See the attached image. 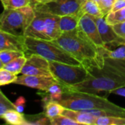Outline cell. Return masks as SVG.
<instances>
[{
    "label": "cell",
    "instance_id": "cell-1",
    "mask_svg": "<svg viewBox=\"0 0 125 125\" xmlns=\"http://www.w3.org/2000/svg\"><path fill=\"white\" fill-rule=\"evenodd\" d=\"M100 53L102 60L100 67L86 68L88 71L86 80L74 86L62 87L64 92L78 91L97 94L101 92L111 93L116 89L125 86V60L113 59Z\"/></svg>",
    "mask_w": 125,
    "mask_h": 125
},
{
    "label": "cell",
    "instance_id": "cell-2",
    "mask_svg": "<svg viewBox=\"0 0 125 125\" xmlns=\"http://www.w3.org/2000/svg\"><path fill=\"white\" fill-rule=\"evenodd\" d=\"M52 42L71 55L85 68L91 66L100 67L102 60L100 51L89 42L78 29L62 34Z\"/></svg>",
    "mask_w": 125,
    "mask_h": 125
},
{
    "label": "cell",
    "instance_id": "cell-3",
    "mask_svg": "<svg viewBox=\"0 0 125 125\" xmlns=\"http://www.w3.org/2000/svg\"><path fill=\"white\" fill-rule=\"evenodd\" d=\"M58 103L65 108L71 110L85 111L104 109L121 113L125 116V108L96 94L78 91H65L63 93L62 99Z\"/></svg>",
    "mask_w": 125,
    "mask_h": 125
},
{
    "label": "cell",
    "instance_id": "cell-4",
    "mask_svg": "<svg viewBox=\"0 0 125 125\" xmlns=\"http://www.w3.org/2000/svg\"><path fill=\"white\" fill-rule=\"evenodd\" d=\"M26 53L39 55L48 61L58 62L72 65H82L78 61L55 45L52 41L25 37Z\"/></svg>",
    "mask_w": 125,
    "mask_h": 125
},
{
    "label": "cell",
    "instance_id": "cell-5",
    "mask_svg": "<svg viewBox=\"0 0 125 125\" xmlns=\"http://www.w3.org/2000/svg\"><path fill=\"white\" fill-rule=\"evenodd\" d=\"M59 16L35 12L34 18L24 31L23 36L52 41L61 34L59 27Z\"/></svg>",
    "mask_w": 125,
    "mask_h": 125
},
{
    "label": "cell",
    "instance_id": "cell-6",
    "mask_svg": "<svg viewBox=\"0 0 125 125\" xmlns=\"http://www.w3.org/2000/svg\"><path fill=\"white\" fill-rule=\"evenodd\" d=\"M34 15L35 11L31 5L14 10L4 9L0 15L1 29L12 34L23 35Z\"/></svg>",
    "mask_w": 125,
    "mask_h": 125
},
{
    "label": "cell",
    "instance_id": "cell-7",
    "mask_svg": "<svg viewBox=\"0 0 125 125\" xmlns=\"http://www.w3.org/2000/svg\"><path fill=\"white\" fill-rule=\"evenodd\" d=\"M48 62L52 76L63 88L80 83L88 75V71L83 65H72L53 61Z\"/></svg>",
    "mask_w": 125,
    "mask_h": 125
},
{
    "label": "cell",
    "instance_id": "cell-8",
    "mask_svg": "<svg viewBox=\"0 0 125 125\" xmlns=\"http://www.w3.org/2000/svg\"><path fill=\"white\" fill-rule=\"evenodd\" d=\"M84 0H56L47 4L32 3L35 12H44L58 16L73 15L81 17V5Z\"/></svg>",
    "mask_w": 125,
    "mask_h": 125
},
{
    "label": "cell",
    "instance_id": "cell-9",
    "mask_svg": "<svg viewBox=\"0 0 125 125\" xmlns=\"http://www.w3.org/2000/svg\"><path fill=\"white\" fill-rule=\"evenodd\" d=\"M78 29L82 35L98 50L105 47L101 39L94 17L87 14H83L80 17Z\"/></svg>",
    "mask_w": 125,
    "mask_h": 125
},
{
    "label": "cell",
    "instance_id": "cell-10",
    "mask_svg": "<svg viewBox=\"0 0 125 125\" xmlns=\"http://www.w3.org/2000/svg\"><path fill=\"white\" fill-rule=\"evenodd\" d=\"M21 73L28 75L52 76L48 61L34 53H29Z\"/></svg>",
    "mask_w": 125,
    "mask_h": 125
},
{
    "label": "cell",
    "instance_id": "cell-11",
    "mask_svg": "<svg viewBox=\"0 0 125 125\" xmlns=\"http://www.w3.org/2000/svg\"><path fill=\"white\" fill-rule=\"evenodd\" d=\"M55 83H58L53 76H38L21 75L18 76L13 82L15 84L25 86L27 87L38 89L40 91H47L49 87Z\"/></svg>",
    "mask_w": 125,
    "mask_h": 125
},
{
    "label": "cell",
    "instance_id": "cell-12",
    "mask_svg": "<svg viewBox=\"0 0 125 125\" xmlns=\"http://www.w3.org/2000/svg\"><path fill=\"white\" fill-rule=\"evenodd\" d=\"M15 50L26 53L25 37L0 29V51Z\"/></svg>",
    "mask_w": 125,
    "mask_h": 125
},
{
    "label": "cell",
    "instance_id": "cell-13",
    "mask_svg": "<svg viewBox=\"0 0 125 125\" xmlns=\"http://www.w3.org/2000/svg\"><path fill=\"white\" fill-rule=\"evenodd\" d=\"M94 18L101 39L105 45H108L116 42L119 37L115 33L112 26L106 22L105 17Z\"/></svg>",
    "mask_w": 125,
    "mask_h": 125
},
{
    "label": "cell",
    "instance_id": "cell-14",
    "mask_svg": "<svg viewBox=\"0 0 125 125\" xmlns=\"http://www.w3.org/2000/svg\"><path fill=\"white\" fill-rule=\"evenodd\" d=\"M62 115L67 116L75 120L78 125H95L97 117L83 111H75L68 108L64 109Z\"/></svg>",
    "mask_w": 125,
    "mask_h": 125
},
{
    "label": "cell",
    "instance_id": "cell-15",
    "mask_svg": "<svg viewBox=\"0 0 125 125\" xmlns=\"http://www.w3.org/2000/svg\"><path fill=\"white\" fill-rule=\"evenodd\" d=\"M80 17L73 15L59 16V27L62 34L73 31L78 29Z\"/></svg>",
    "mask_w": 125,
    "mask_h": 125
},
{
    "label": "cell",
    "instance_id": "cell-16",
    "mask_svg": "<svg viewBox=\"0 0 125 125\" xmlns=\"http://www.w3.org/2000/svg\"><path fill=\"white\" fill-rule=\"evenodd\" d=\"M41 92H42L38 94L42 97V101L44 103L48 100H53V101L59 102L62 99L64 93L62 86L58 83H55L53 85H51L47 91H41Z\"/></svg>",
    "mask_w": 125,
    "mask_h": 125
},
{
    "label": "cell",
    "instance_id": "cell-17",
    "mask_svg": "<svg viewBox=\"0 0 125 125\" xmlns=\"http://www.w3.org/2000/svg\"><path fill=\"white\" fill-rule=\"evenodd\" d=\"M1 118H2L8 125H27L25 116L22 114V113L17 111L15 109L6 111Z\"/></svg>",
    "mask_w": 125,
    "mask_h": 125
},
{
    "label": "cell",
    "instance_id": "cell-18",
    "mask_svg": "<svg viewBox=\"0 0 125 125\" xmlns=\"http://www.w3.org/2000/svg\"><path fill=\"white\" fill-rule=\"evenodd\" d=\"M64 109L59 103L53 100H48L44 103V114L49 119L62 115Z\"/></svg>",
    "mask_w": 125,
    "mask_h": 125
},
{
    "label": "cell",
    "instance_id": "cell-19",
    "mask_svg": "<svg viewBox=\"0 0 125 125\" xmlns=\"http://www.w3.org/2000/svg\"><path fill=\"white\" fill-rule=\"evenodd\" d=\"M81 12L82 14H87L94 18L104 17L99 4L91 0H84L81 5Z\"/></svg>",
    "mask_w": 125,
    "mask_h": 125
},
{
    "label": "cell",
    "instance_id": "cell-20",
    "mask_svg": "<svg viewBox=\"0 0 125 125\" xmlns=\"http://www.w3.org/2000/svg\"><path fill=\"white\" fill-rule=\"evenodd\" d=\"M26 62V57L25 56V55H23L14 59L9 63L4 64L3 68L6 69L7 70L15 75H18L19 73H21Z\"/></svg>",
    "mask_w": 125,
    "mask_h": 125
},
{
    "label": "cell",
    "instance_id": "cell-21",
    "mask_svg": "<svg viewBox=\"0 0 125 125\" xmlns=\"http://www.w3.org/2000/svg\"><path fill=\"white\" fill-rule=\"evenodd\" d=\"M115 46H116L117 48L114 50L108 48L106 47H105L102 49H99V50L105 56L111 57L113 59L125 60V45H119V47H118V45H115Z\"/></svg>",
    "mask_w": 125,
    "mask_h": 125
},
{
    "label": "cell",
    "instance_id": "cell-22",
    "mask_svg": "<svg viewBox=\"0 0 125 125\" xmlns=\"http://www.w3.org/2000/svg\"><path fill=\"white\" fill-rule=\"evenodd\" d=\"M95 125H125V117L106 116L97 117Z\"/></svg>",
    "mask_w": 125,
    "mask_h": 125
},
{
    "label": "cell",
    "instance_id": "cell-23",
    "mask_svg": "<svg viewBox=\"0 0 125 125\" xmlns=\"http://www.w3.org/2000/svg\"><path fill=\"white\" fill-rule=\"evenodd\" d=\"M106 22L113 26L125 21V7L115 12H110L105 16Z\"/></svg>",
    "mask_w": 125,
    "mask_h": 125
},
{
    "label": "cell",
    "instance_id": "cell-24",
    "mask_svg": "<svg viewBox=\"0 0 125 125\" xmlns=\"http://www.w3.org/2000/svg\"><path fill=\"white\" fill-rule=\"evenodd\" d=\"M27 125H51L50 119L43 113L36 115L25 116Z\"/></svg>",
    "mask_w": 125,
    "mask_h": 125
},
{
    "label": "cell",
    "instance_id": "cell-25",
    "mask_svg": "<svg viewBox=\"0 0 125 125\" xmlns=\"http://www.w3.org/2000/svg\"><path fill=\"white\" fill-rule=\"evenodd\" d=\"M4 9L14 10L31 5V0H0Z\"/></svg>",
    "mask_w": 125,
    "mask_h": 125
},
{
    "label": "cell",
    "instance_id": "cell-26",
    "mask_svg": "<svg viewBox=\"0 0 125 125\" xmlns=\"http://www.w3.org/2000/svg\"><path fill=\"white\" fill-rule=\"evenodd\" d=\"M25 55L24 52L15 50H2L0 51V59L3 64H6L14 59Z\"/></svg>",
    "mask_w": 125,
    "mask_h": 125
},
{
    "label": "cell",
    "instance_id": "cell-27",
    "mask_svg": "<svg viewBox=\"0 0 125 125\" xmlns=\"http://www.w3.org/2000/svg\"><path fill=\"white\" fill-rule=\"evenodd\" d=\"M18 75H15L4 68L0 69V86L7 85L10 83H13V82L17 78Z\"/></svg>",
    "mask_w": 125,
    "mask_h": 125
},
{
    "label": "cell",
    "instance_id": "cell-28",
    "mask_svg": "<svg viewBox=\"0 0 125 125\" xmlns=\"http://www.w3.org/2000/svg\"><path fill=\"white\" fill-rule=\"evenodd\" d=\"M50 122L51 125H78L75 120L62 114L50 119Z\"/></svg>",
    "mask_w": 125,
    "mask_h": 125
},
{
    "label": "cell",
    "instance_id": "cell-29",
    "mask_svg": "<svg viewBox=\"0 0 125 125\" xmlns=\"http://www.w3.org/2000/svg\"><path fill=\"white\" fill-rule=\"evenodd\" d=\"M15 109L14 103H12L0 90V118L7 111Z\"/></svg>",
    "mask_w": 125,
    "mask_h": 125
},
{
    "label": "cell",
    "instance_id": "cell-30",
    "mask_svg": "<svg viewBox=\"0 0 125 125\" xmlns=\"http://www.w3.org/2000/svg\"><path fill=\"white\" fill-rule=\"evenodd\" d=\"M114 1L115 0H100L98 3L100 10L104 17L111 11Z\"/></svg>",
    "mask_w": 125,
    "mask_h": 125
},
{
    "label": "cell",
    "instance_id": "cell-31",
    "mask_svg": "<svg viewBox=\"0 0 125 125\" xmlns=\"http://www.w3.org/2000/svg\"><path fill=\"white\" fill-rule=\"evenodd\" d=\"M112 27L119 37L125 39V21L114 24L112 26Z\"/></svg>",
    "mask_w": 125,
    "mask_h": 125
},
{
    "label": "cell",
    "instance_id": "cell-32",
    "mask_svg": "<svg viewBox=\"0 0 125 125\" xmlns=\"http://www.w3.org/2000/svg\"><path fill=\"white\" fill-rule=\"evenodd\" d=\"M14 106H15V109L20 112V113H23L24 109H25V106H26V100L23 96L19 97L16 100L15 103H14Z\"/></svg>",
    "mask_w": 125,
    "mask_h": 125
},
{
    "label": "cell",
    "instance_id": "cell-33",
    "mask_svg": "<svg viewBox=\"0 0 125 125\" xmlns=\"http://www.w3.org/2000/svg\"><path fill=\"white\" fill-rule=\"evenodd\" d=\"M125 7V0H115L111 12L117 11Z\"/></svg>",
    "mask_w": 125,
    "mask_h": 125
},
{
    "label": "cell",
    "instance_id": "cell-34",
    "mask_svg": "<svg viewBox=\"0 0 125 125\" xmlns=\"http://www.w3.org/2000/svg\"><path fill=\"white\" fill-rule=\"evenodd\" d=\"M110 94H117V95H119V96L125 97V86L116 89L111 91Z\"/></svg>",
    "mask_w": 125,
    "mask_h": 125
},
{
    "label": "cell",
    "instance_id": "cell-35",
    "mask_svg": "<svg viewBox=\"0 0 125 125\" xmlns=\"http://www.w3.org/2000/svg\"><path fill=\"white\" fill-rule=\"evenodd\" d=\"M125 45V39H122V38H119L118 40L116 42H115L113 44L108 45H111V46H115V45Z\"/></svg>",
    "mask_w": 125,
    "mask_h": 125
},
{
    "label": "cell",
    "instance_id": "cell-36",
    "mask_svg": "<svg viewBox=\"0 0 125 125\" xmlns=\"http://www.w3.org/2000/svg\"><path fill=\"white\" fill-rule=\"evenodd\" d=\"M56 0H31V4L32 3H37V4H47L50 3L52 1H54Z\"/></svg>",
    "mask_w": 125,
    "mask_h": 125
},
{
    "label": "cell",
    "instance_id": "cell-37",
    "mask_svg": "<svg viewBox=\"0 0 125 125\" xmlns=\"http://www.w3.org/2000/svg\"><path fill=\"white\" fill-rule=\"evenodd\" d=\"M3 67H4V64H3V63L1 62V59H0V69H1V68H3Z\"/></svg>",
    "mask_w": 125,
    "mask_h": 125
},
{
    "label": "cell",
    "instance_id": "cell-38",
    "mask_svg": "<svg viewBox=\"0 0 125 125\" xmlns=\"http://www.w3.org/2000/svg\"><path fill=\"white\" fill-rule=\"evenodd\" d=\"M91 1H94V2H97V3L98 4V3L100 2V0H91Z\"/></svg>",
    "mask_w": 125,
    "mask_h": 125
},
{
    "label": "cell",
    "instance_id": "cell-39",
    "mask_svg": "<svg viewBox=\"0 0 125 125\" xmlns=\"http://www.w3.org/2000/svg\"><path fill=\"white\" fill-rule=\"evenodd\" d=\"M0 29H1V27H0Z\"/></svg>",
    "mask_w": 125,
    "mask_h": 125
}]
</instances>
